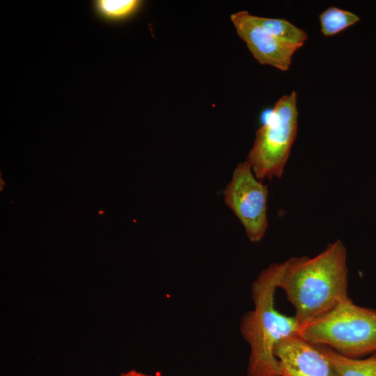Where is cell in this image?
I'll return each instance as SVG.
<instances>
[{
  "label": "cell",
  "mask_w": 376,
  "mask_h": 376,
  "mask_svg": "<svg viewBox=\"0 0 376 376\" xmlns=\"http://www.w3.org/2000/svg\"><path fill=\"white\" fill-rule=\"evenodd\" d=\"M346 249L336 240L313 258L292 257L278 264L277 288L295 310L299 327L347 299Z\"/></svg>",
  "instance_id": "cell-1"
},
{
  "label": "cell",
  "mask_w": 376,
  "mask_h": 376,
  "mask_svg": "<svg viewBox=\"0 0 376 376\" xmlns=\"http://www.w3.org/2000/svg\"><path fill=\"white\" fill-rule=\"evenodd\" d=\"M278 264L264 269L252 284L253 309L242 317L240 331L250 347L247 376H281L274 355L284 339L297 334L295 316L281 313L274 304Z\"/></svg>",
  "instance_id": "cell-2"
},
{
  "label": "cell",
  "mask_w": 376,
  "mask_h": 376,
  "mask_svg": "<svg viewBox=\"0 0 376 376\" xmlns=\"http://www.w3.org/2000/svg\"><path fill=\"white\" fill-rule=\"evenodd\" d=\"M297 335L349 358L376 353V310L359 306L350 298L325 315L299 327Z\"/></svg>",
  "instance_id": "cell-3"
},
{
  "label": "cell",
  "mask_w": 376,
  "mask_h": 376,
  "mask_svg": "<svg viewBox=\"0 0 376 376\" xmlns=\"http://www.w3.org/2000/svg\"><path fill=\"white\" fill-rule=\"evenodd\" d=\"M298 127L297 93L282 96L256 131L246 162L260 181L281 178Z\"/></svg>",
  "instance_id": "cell-4"
},
{
  "label": "cell",
  "mask_w": 376,
  "mask_h": 376,
  "mask_svg": "<svg viewBox=\"0 0 376 376\" xmlns=\"http://www.w3.org/2000/svg\"><path fill=\"white\" fill-rule=\"evenodd\" d=\"M224 195L226 205L242 224L249 240L259 242L268 226V189L255 176L246 161L237 166Z\"/></svg>",
  "instance_id": "cell-5"
},
{
  "label": "cell",
  "mask_w": 376,
  "mask_h": 376,
  "mask_svg": "<svg viewBox=\"0 0 376 376\" xmlns=\"http://www.w3.org/2000/svg\"><path fill=\"white\" fill-rule=\"evenodd\" d=\"M238 36L262 65H269L281 71L289 69L295 52L300 47L285 43L263 29L247 11L230 17Z\"/></svg>",
  "instance_id": "cell-6"
},
{
  "label": "cell",
  "mask_w": 376,
  "mask_h": 376,
  "mask_svg": "<svg viewBox=\"0 0 376 376\" xmlns=\"http://www.w3.org/2000/svg\"><path fill=\"white\" fill-rule=\"evenodd\" d=\"M274 355L281 376H338L318 347L297 334L281 341Z\"/></svg>",
  "instance_id": "cell-7"
},
{
  "label": "cell",
  "mask_w": 376,
  "mask_h": 376,
  "mask_svg": "<svg viewBox=\"0 0 376 376\" xmlns=\"http://www.w3.org/2000/svg\"><path fill=\"white\" fill-rule=\"evenodd\" d=\"M338 376H376V353L366 358L344 357L324 345H317Z\"/></svg>",
  "instance_id": "cell-8"
},
{
  "label": "cell",
  "mask_w": 376,
  "mask_h": 376,
  "mask_svg": "<svg viewBox=\"0 0 376 376\" xmlns=\"http://www.w3.org/2000/svg\"><path fill=\"white\" fill-rule=\"evenodd\" d=\"M139 0H95L91 8L96 17L107 23L121 22L140 8Z\"/></svg>",
  "instance_id": "cell-9"
},
{
  "label": "cell",
  "mask_w": 376,
  "mask_h": 376,
  "mask_svg": "<svg viewBox=\"0 0 376 376\" xmlns=\"http://www.w3.org/2000/svg\"><path fill=\"white\" fill-rule=\"evenodd\" d=\"M253 19L263 29L285 43L301 47L308 38L305 31L287 19L256 15Z\"/></svg>",
  "instance_id": "cell-10"
},
{
  "label": "cell",
  "mask_w": 376,
  "mask_h": 376,
  "mask_svg": "<svg viewBox=\"0 0 376 376\" xmlns=\"http://www.w3.org/2000/svg\"><path fill=\"white\" fill-rule=\"evenodd\" d=\"M321 32L324 36H333L354 24L359 17L354 13L338 8L329 7L319 16Z\"/></svg>",
  "instance_id": "cell-11"
},
{
  "label": "cell",
  "mask_w": 376,
  "mask_h": 376,
  "mask_svg": "<svg viewBox=\"0 0 376 376\" xmlns=\"http://www.w3.org/2000/svg\"><path fill=\"white\" fill-rule=\"evenodd\" d=\"M120 376H154V375H146V374L138 372L136 370H132L128 372L120 374Z\"/></svg>",
  "instance_id": "cell-12"
}]
</instances>
